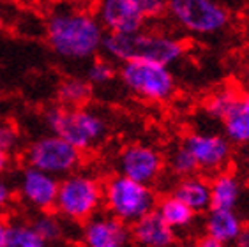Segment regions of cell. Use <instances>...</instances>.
<instances>
[{"label": "cell", "mask_w": 249, "mask_h": 247, "mask_svg": "<svg viewBox=\"0 0 249 247\" xmlns=\"http://www.w3.org/2000/svg\"><path fill=\"white\" fill-rule=\"evenodd\" d=\"M166 11L184 30L198 35L217 34L230 23V11L214 0H172Z\"/></svg>", "instance_id": "8"}, {"label": "cell", "mask_w": 249, "mask_h": 247, "mask_svg": "<svg viewBox=\"0 0 249 247\" xmlns=\"http://www.w3.org/2000/svg\"><path fill=\"white\" fill-rule=\"evenodd\" d=\"M140 5L147 19L158 18L166 11V2H161V0H140Z\"/></svg>", "instance_id": "27"}, {"label": "cell", "mask_w": 249, "mask_h": 247, "mask_svg": "<svg viewBox=\"0 0 249 247\" xmlns=\"http://www.w3.org/2000/svg\"><path fill=\"white\" fill-rule=\"evenodd\" d=\"M158 200L152 187L129 180L119 173L105 180L103 209L108 215L119 219L127 226H133L142 217L154 212Z\"/></svg>", "instance_id": "5"}, {"label": "cell", "mask_w": 249, "mask_h": 247, "mask_svg": "<svg viewBox=\"0 0 249 247\" xmlns=\"http://www.w3.org/2000/svg\"><path fill=\"white\" fill-rule=\"evenodd\" d=\"M240 90L237 88H230V87H225V88H219V90L212 92L209 97L203 103V109L209 117L216 120H223L226 117V113L230 111V108L233 106V103L239 97Z\"/></svg>", "instance_id": "23"}, {"label": "cell", "mask_w": 249, "mask_h": 247, "mask_svg": "<svg viewBox=\"0 0 249 247\" xmlns=\"http://www.w3.org/2000/svg\"><path fill=\"white\" fill-rule=\"evenodd\" d=\"M119 78L131 94L150 103L168 101L175 92V78L170 67L154 62H124L119 67Z\"/></svg>", "instance_id": "6"}, {"label": "cell", "mask_w": 249, "mask_h": 247, "mask_svg": "<svg viewBox=\"0 0 249 247\" xmlns=\"http://www.w3.org/2000/svg\"><path fill=\"white\" fill-rule=\"evenodd\" d=\"M244 229V223L235 210H217L211 209L203 221V231L209 237L217 238L223 244H233Z\"/></svg>", "instance_id": "17"}, {"label": "cell", "mask_w": 249, "mask_h": 247, "mask_svg": "<svg viewBox=\"0 0 249 247\" xmlns=\"http://www.w3.org/2000/svg\"><path fill=\"white\" fill-rule=\"evenodd\" d=\"M57 176H52L32 166H25L18 176V194L25 205L36 212H50L55 209L58 194Z\"/></svg>", "instance_id": "12"}, {"label": "cell", "mask_w": 249, "mask_h": 247, "mask_svg": "<svg viewBox=\"0 0 249 247\" xmlns=\"http://www.w3.org/2000/svg\"><path fill=\"white\" fill-rule=\"evenodd\" d=\"M182 145L189 150L198 171L203 173H221L230 164L231 143L216 133H189L182 140Z\"/></svg>", "instance_id": "10"}, {"label": "cell", "mask_w": 249, "mask_h": 247, "mask_svg": "<svg viewBox=\"0 0 249 247\" xmlns=\"http://www.w3.org/2000/svg\"><path fill=\"white\" fill-rule=\"evenodd\" d=\"M233 247H249V226H244L239 237L235 238Z\"/></svg>", "instance_id": "30"}, {"label": "cell", "mask_w": 249, "mask_h": 247, "mask_svg": "<svg viewBox=\"0 0 249 247\" xmlns=\"http://www.w3.org/2000/svg\"><path fill=\"white\" fill-rule=\"evenodd\" d=\"M27 166L41 170L52 176H67L78 171L83 154L55 134H44L25 148Z\"/></svg>", "instance_id": "7"}, {"label": "cell", "mask_w": 249, "mask_h": 247, "mask_svg": "<svg viewBox=\"0 0 249 247\" xmlns=\"http://www.w3.org/2000/svg\"><path fill=\"white\" fill-rule=\"evenodd\" d=\"M119 76V69L113 66V62L110 58H94L90 62V66L87 67L85 80L94 85H108L110 81H113Z\"/></svg>", "instance_id": "25"}, {"label": "cell", "mask_w": 249, "mask_h": 247, "mask_svg": "<svg viewBox=\"0 0 249 247\" xmlns=\"http://www.w3.org/2000/svg\"><path fill=\"white\" fill-rule=\"evenodd\" d=\"M96 18L106 34H138L143 30L145 18L140 0H105L97 5Z\"/></svg>", "instance_id": "11"}, {"label": "cell", "mask_w": 249, "mask_h": 247, "mask_svg": "<svg viewBox=\"0 0 249 247\" xmlns=\"http://www.w3.org/2000/svg\"><path fill=\"white\" fill-rule=\"evenodd\" d=\"M105 182L87 171H74L58 184L55 212L67 223L83 224L103 210Z\"/></svg>", "instance_id": "4"}, {"label": "cell", "mask_w": 249, "mask_h": 247, "mask_svg": "<svg viewBox=\"0 0 249 247\" xmlns=\"http://www.w3.org/2000/svg\"><path fill=\"white\" fill-rule=\"evenodd\" d=\"M7 229H9V223L0 215V247L5 246V240H7Z\"/></svg>", "instance_id": "31"}, {"label": "cell", "mask_w": 249, "mask_h": 247, "mask_svg": "<svg viewBox=\"0 0 249 247\" xmlns=\"http://www.w3.org/2000/svg\"><path fill=\"white\" fill-rule=\"evenodd\" d=\"M129 228L131 242L136 247H175L177 244V233L156 214V210Z\"/></svg>", "instance_id": "14"}, {"label": "cell", "mask_w": 249, "mask_h": 247, "mask_svg": "<svg viewBox=\"0 0 249 247\" xmlns=\"http://www.w3.org/2000/svg\"><path fill=\"white\" fill-rule=\"evenodd\" d=\"M221 124L231 145H249V92H240Z\"/></svg>", "instance_id": "18"}, {"label": "cell", "mask_w": 249, "mask_h": 247, "mask_svg": "<svg viewBox=\"0 0 249 247\" xmlns=\"http://www.w3.org/2000/svg\"><path fill=\"white\" fill-rule=\"evenodd\" d=\"M172 194L186 203L195 214L211 210V182L200 175L180 178L173 185Z\"/></svg>", "instance_id": "16"}, {"label": "cell", "mask_w": 249, "mask_h": 247, "mask_svg": "<svg viewBox=\"0 0 249 247\" xmlns=\"http://www.w3.org/2000/svg\"><path fill=\"white\" fill-rule=\"evenodd\" d=\"M131 228L111 217L106 212H99L82 224L80 247H131Z\"/></svg>", "instance_id": "13"}, {"label": "cell", "mask_w": 249, "mask_h": 247, "mask_svg": "<svg viewBox=\"0 0 249 247\" xmlns=\"http://www.w3.org/2000/svg\"><path fill=\"white\" fill-rule=\"evenodd\" d=\"M156 214L163 219L173 231L189 228L196 219V214L173 194L159 198L158 205H156Z\"/></svg>", "instance_id": "19"}, {"label": "cell", "mask_w": 249, "mask_h": 247, "mask_svg": "<svg viewBox=\"0 0 249 247\" xmlns=\"http://www.w3.org/2000/svg\"><path fill=\"white\" fill-rule=\"evenodd\" d=\"M178 247H198L196 244H182V246H178Z\"/></svg>", "instance_id": "34"}, {"label": "cell", "mask_w": 249, "mask_h": 247, "mask_svg": "<svg viewBox=\"0 0 249 247\" xmlns=\"http://www.w3.org/2000/svg\"><path fill=\"white\" fill-rule=\"evenodd\" d=\"M19 143V131L16 125L9 120H0V148L7 156L15 152Z\"/></svg>", "instance_id": "26"}, {"label": "cell", "mask_w": 249, "mask_h": 247, "mask_svg": "<svg viewBox=\"0 0 249 247\" xmlns=\"http://www.w3.org/2000/svg\"><path fill=\"white\" fill-rule=\"evenodd\" d=\"M196 246L198 247H228L226 244L219 242V240H217V238H214V237H209V235H205V233L198 238Z\"/></svg>", "instance_id": "29"}, {"label": "cell", "mask_w": 249, "mask_h": 247, "mask_svg": "<svg viewBox=\"0 0 249 247\" xmlns=\"http://www.w3.org/2000/svg\"><path fill=\"white\" fill-rule=\"evenodd\" d=\"M246 176H248V182H249V162H248V168H246Z\"/></svg>", "instance_id": "35"}, {"label": "cell", "mask_w": 249, "mask_h": 247, "mask_svg": "<svg viewBox=\"0 0 249 247\" xmlns=\"http://www.w3.org/2000/svg\"><path fill=\"white\" fill-rule=\"evenodd\" d=\"M66 219H62L55 210L50 212H37L36 217L30 221L34 229L39 233V237L43 238L46 244H57L60 242L66 235Z\"/></svg>", "instance_id": "21"}, {"label": "cell", "mask_w": 249, "mask_h": 247, "mask_svg": "<svg viewBox=\"0 0 249 247\" xmlns=\"http://www.w3.org/2000/svg\"><path fill=\"white\" fill-rule=\"evenodd\" d=\"M209 182H211V209L235 210L239 207L244 185L237 173L225 170L216 173Z\"/></svg>", "instance_id": "15"}, {"label": "cell", "mask_w": 249, "mask_h": 247, "mask_svg": "<svg viewBox=\"0 0 249 247\" xmlns=\"http://www.w3.org/2000/svg\"><path fill=\"white\" fill-rule=\"evenodd\" d=\"M244 78H246V81H248V85H249V60H248V64H246V67H244Z\"/></svg>", "instance_id": "33"}, {"label": "cell", "mask_w": 249, "mask_h": 247, "mask_svg": "<svg viewBox=\"0 0 249 247\" xmlns=\"http://www.w3.org/2000/svg\"><path fill=\"white\" fill-rule=\"evenodd\" d=\"M44 122L55 136L82 154L96 148L108 134L106 120L90 108L50 106L44 111Z\"/></svg>", "instance_id": "3"}, {"label": "cell", "mask_w": 249, "mask_h": 247, "mask_svg": "<svg viewBox=\"0 0 249 247\" xmlns=\"http://www.w3.org/2000/svg\"><path fill=\"white\" fill-rule=\"evenodd\" d=\"M11 198H13V191H11V187L7 185V182L0 176V214L9 207Z\"/></svg>", "instance_id": "28"}, {"label": "cell", "mask_w": 249, "mask_h": 247, "mask_svg": "<svg viewBox=\"0 0 249 247\" xmlns=\"http://www.w3.org/2000/svg\"><path fill=\"white\" fill-rule=\"evenodd\" d=\"M7 166H9V156L0 148V175L7 170Z\"/></svg>", "instance_id": "32"}, {"label": "cell", "mask_w": 249, "mask_h": 247, "mask_svg": "<svg viewBox=\"0 0 249 247\" xmlns=\"http://www.w3.org/2000/svg\"><path fill=\"white\" fill-rule=\"evenodd\" d=\"M94 87L85 78L69 76L60 81L57 90V97L60 101V106L66 108H87L90 103Z\"/></svg>", "instance_id": "20"}, {"label": "cell", "mask_w": 249, "mask_h": 247, "mask_svg": "<svg viewBox=\"0 0 249 247\" xmlns=\"http://www.w3.org/2000/svg\"><path fill=\"white\" fill-rule=\"evenodd\" d=\"M103 52L110 60L124 64L131 60L154 62L159 66H173L186 53V46L180 39L161 32L138 34H106L103 41Z\"/></svg>", "instance_id": "2"}, {"label": "cell", "mask_w": 249, "mask_h": 247, "mask_svg": "<svg viewBox=\"0 0 249 247\" xmlns=\"http://www.w3.org/2000/svg\"><path fill=\"white\" fill-rule=\"evenodd\" d=\"M106 32L96 13L78 7H58L46 19V41L55 55L66 60H85L103 50Z\"/></svg>", "instance_id": "1"}, {"label": "cell", "mask_w": 249, "mask_h": 247, "mask_svg": "<svg viewBox=\"0 0 249 247\" xmlns=\"http://www.w3.org/2000/svg\"><path fill=\"white\" fill-rule=\"evenodd\" d=\"M168 166H170V171L177 176L178 180H180V178H187V176H195L198 173L196 162H195L193 156L189 154V150L184 147L182 143L170 152Z\"/></svg>", "instance_id": "24"}, {"label": "cell", "mask_w": 249, "mask_h": 247, "mask_svg": "<svg viewBox=\"0 0 249 247\" xmlns=\"http://www.w3.org/2000/svg\"><path fill=\"white\" fill-rule=\"evenodd\" d=\"M117 166L119 175L150 187L163 173L164 159L158 148L145 143H131L120 150Z\"/></svg>", "instance_id": "9"}, {"label": "cell", "mask_w": 249, "mask_h": 247, "mask_svg": "<svg viewBox=\"0 0 249 247\" xmlns=\"http://www.w3.org/2000/svg\"><path fill=\"white\" fill-rule=\"evenodd\" d=\"M4 247H48V244L39 237L30 221H13L9 223Z\"/></svg>", "instance_id": "22"}]
</instances>
